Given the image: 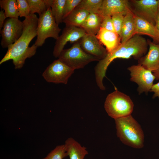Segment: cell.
<instances>
[{
  "mask_svg": "<svg viewBox=\"0 0 159 159\" xmlns=\"http://www.w3.org/2000/svg\"><path fill=\"white\" fill-rule=\"evenodd\" d=\"M38 21L36 14H30L23 21L24 27L22 33L19 39L8 48L7 51L0 62L1 64L10 60H12L16 69L23 66L27 58L34 56L38 47L35 44L29 47L31 41L37 36Z\"/></svg>",
  "mask_w": 159,
  "mask_h": 159,
  "instance_id": "1",
  "label": "cell"
},
{
  "mask_svg": "<svg viewBox=\"0 0 159 159\" xmlns=\"http://www.w3.org/2000/svg\"><path fill=\"white\" fill-rule=\"evenodd\" d=\"M148 46L147 40L140 35L136 34L125 43L121 44L113 52L107 53L104 59L99 61L95 68L96 81L100 89L105 90L103 80L108 66L114 59H127L132 56L139 60L146 53Z\"/></svg>",
  "mask_w": 159,
  "mask_h": 159,
  "instance_id": "2",
  "label": "cell"
},
{
  "mask_svg": "<svg viewBox=\"0 0 159 159\" xmlns=\"http://www.w3.org/2000/svg\"><path fill=\"white\" fill-rule=\"evenodd\" d=\"M115 120L117 136L123 143L136 148L143 147V132L140 125L131 115Z\"/></svg>",
  "mask_w": 159,
  "mask_h": 159,
  "instance_id": "3",
  "label": "cell"
},
{
  "mask_svg": "<svg viewBox=\"0 0 159 159\" xmlns=\"http://www.w3.org/2000/svg\"><path fill=\"white\" fill-rule=\"evenodd\" d=\"M134 106L130 97L117 90L108 95L104 103L108 115L114 119L131 115Z\"/></svg>",
  "mask_w": 159,
  "mask_h": 159,
  "instance_id": "4",
  "label": "cell"
},
{
  "mask_svg": "<svg viewBox=\"0 0 159 159\" xmlns=\"http://www.w3.org/2000/svg\"><path fill=\"white\" fill-rule=\"evenodd\" d=\"M58 59L74 70L82 68L90 62L99 61L95 57L86 53L81 48L79 41L68 49H63Z\"/></svg>",
  "mask_w": 159,
  "mask_h": 159,
  "instance_id": "5",
  "label": "cell"
},
{
  "mask_svg": "<svg viewBox=\"0 0 159 159\" xmlns=\"http://www.w3.org/2000/svg\"><path fill=\"white\" fill-rule=\"evenodd\" d=\"M53 16L50 7L39 15L37 29V38L35 44L38 47H41L48 38L56 40L59 37L61 30Z\"/></svg>",
  "mask_w": 159,
  "mask_h": 159,
  "instance_id": "6",
  "label": "cell"
},
{
  "mask_svg": "<svg viewBox=\"0 0 159 159\" xmlns=\"http://www.w3.org/2000/svg\"><path fill=\"white\" fill-rule=\"evenodd\" d=\"M74 71L58 59L48 66L42 76L47 82L66 84Z\"/></svg>",
  "mask_w": 159,
  "mask_h": 159,
  "instance_id": "7",
  "label": "cell"
},
{
  "mask_svg": "<svg viewBox=\"0 0 159 159\" xmlns=\"http://www.w3.org/2000/svg\"><path fill=\"white\" fill-rule=\"evenodd\" d=\"M24 24L18 18H8L6 19L0 31L2 39L1 44L3 48H8L21 36Z\"/></svg>",
  "mask_w": 159,
  "mask_h": 159,
  "instance_id": "8",
  "label": "cell"
},
{
  "mask_svg": "<svg viewBox=\"0 0 159 159\" xmlns=\"http://www.w3.org/2000/svg\"><path fill=\"white\" fill-rule=\"evenodd\" d=\"M130 72V80L138 85L137 90L139 94H146L150 90L155 77L150 70L146 69L140 64L133 65L127 68Z\"/></svg>",
  "mask_w": 159,
  "mask_h": 159,
  "instance_id": "9",
  "label": "cell"
},
{
  "mask_svg": "<svg viewBox=\"0 0 159 159\" xmlns=\"http://www.w3.org/2000/svg\"><path fill=\"white\" fill-rule=\"evenodd\" d=\"M132 10L134 14L155 26L159 9V0H133Z\"/></svg>",
  "mask_w": 159,
  "mask_h": 159,
  "instance_id": "10",
  "label": "cell"
},
{
  "mask_svg": "<svg viewBox=\"0 0 159 159\" xmlns=\"http://www.w3.org/2000/svg\"><path fill=\"white\" fill-rule=\"evenodd\" d=\"M86 33L82 28L73 26H65L61 34L56 40L53 54L58 57L67 43H74L78 41Z\"/></svg>",
  "mask_w": 159,
  "mask_h": 159,
  "instance_id": "11",
  "label": "cell"
},
{
  "mask_svg": "<svg viewBox=\"0 0 159 159\" xmlns=\"http://www.w3.org/2000/svg\"><path fill=\"white\" fill-rule=\"evenodd\" d=\"M79 42L84 52L99 61L104 59L107 54L106 48L102 46L96 35L86 34Z\"/></svg>",
  "mask_w": 159,
  "mask_h": 159,
  "instance_id": "12",
  "label": "cell"
},
{
  "mask_svg": "<svg viewBox=\"0 0 159 159\" xmlns=\"http://www.w3.org/2000/svg\"><path fill=\"white\" fill-rule=\"evenodd\" d=\"M132 10L127 0H103L98 13L103 17L111 16L114 14L122 13L125 15Z\"/></svg>",
  "mask_w": 159,
  "mask_h": 159,
  "instance_id": "13",
  "label": "cell"
},
{
  "mask_svg": "<svg viewBox=\"0 0 159 159\" xmlns=\"http://www.w3.org/2000/svg\"><path fill=\"white\" fill-rule=\"evenodd\" d=\"M149 46L148 53L138 60V64L152 72L159 67V44L147 40Z\"/></svg>",
  "mask_w": 159,
  "mask_h": 159,
  "instance_id": "14",
  "label": "cell"
},
{
  "mask_svg": "<svg viewBox=\"0 0 159 159\" xmlns=\"http://www.w3.org/2000/svg\"><path fill=\"white\" fill-rule=\"evenodd\" d=\"M101 43L106 47L107 53L115 50L121 44L120 36L115 32L101 28L96 35Z\"/></svg>",
  "mask_w": 159,
  "mask_h": 159,
  "instance_id": "15",
  "label": "cell"
},
{
  "mask_svg": "<svg viewBox=\"0 0 159 159\" xmlns=\"http://www.w3.org/2000/svg\"><path fill=\"white\" fill-rule=\"evenodd\" d=\"M134 15L135 34L148 35L153 39L154 43L159 44V31L155 26L145 20Z\"/></svg>",
  "mask_w": 159,
  "mask_h": 159,
  "instance_id": "16",
  "label": "cell"
},
{
  "mask_svg": "<svg viewBox=\"0 0 159 159\" xmlns=\"http://www.w3.org/2000/svg\"><path fill=\"white\" fill-rule=\"evenodd\" d=\"M64 145L69 159H86L85 157L88 154L86 148L82 146L73 138H68Z\"/></svg>",
  "mask_w": 159,
  "mask_h": 159,
  "instance_id": "17",
  "label": "cell"
},
{
  "mask_svg": "<svg viewBox=\"0 0 159 159\" xmlns=\"http://www.w3.org/2000/svg\"><path fill=\"white\" fill-rule=\"evenodd\" d=\"M134 14L132 10L127 11L124 17L123 24L120 37L122 44L135 35Z\"/></svg>",
  "mask_w": 159,
  "mask_h": 159,
  "instance_id": "18",
  "label": "cell"
},
{
  "mask_svg": "<svg viewBox=\"0 0 159 159\" xmlns=\"http://www.w3.org/2000/svg\"><path fill=\"white\" fill-rule=\"evenodd\" d=\"M90 13L87 11L76 8L63 20L65 26H73L81 28Z\"/></svg>",
  "mask_w": 159,
  "mask_h": 159,
  "instance_id": "19",
  "label": "cell"
},
{
  "mask_svg": "<svg viewBox=\"0 0 159 159\" xmlns=\"http://www.w3.org/2000/svg\"><path fill=\"white\" fill-rule=\"evenodd\" d=\"M103 18L98 13H90L81 28L86 34L96 35L101 28Z\"/></svg>",
  "mask_w": 159,
  "mask_h": 159,
  "instance_id": "20",
  "label": "cell"
},
{
  "mask_svg": "<svg viewBox=\"0 0 159 159\" xmlns=\"http://www.w3.org/2000/svg\"><path fill=\"white\" fill-rule=\"evenodd\" d=\"M48 7H50L52 14L59 25L62 22L64 6L66 0H45Z\"/></svg>",
  "mask_w": 159,
  "mask_h": 159,
  "instance_id": "21",
  "label": "cell"
},
{
  "mask_svg": "<svg viewBox=\"0 0 159 159\" xmlns=\"http://www.w3.org/2000/svg\"><path fill=\"white\" fill-rule=\"evenodd\" d=\"M0 6L7 18H18L19 16L16 0H1Z\"/></svg>",
  "mask_w": 159,
  "mask_h": 159,
  "instance_id": "22",
  "label": "cell"
},
{
  "mask_svg": "<svg viewBox=\"0 0 159 159\" xmlns=\"http://www.w3.org/2000/svg\"><path fill=\"white\" fill-rule=\"evenodd\" d=\"M103 0H82L76 8L83 9L90 13H97Z\"/></svg>",
  "mask_w": 159,
  "mask_h": 159,
  "instance_id": "23",
  "label": "cell"
},
{
  "mask_svg": "<svg viewBox=\"0 0 159 159\" xmlns=\"http://www.w3.org/2000/svg\"><path fill=\"white\" fill-rule=\"evenodd\" d=\"M29 4L30 14H38L39 15L44 13L49 7L45 0H27Z\"/></svg>",
  "mask_w": 159,
  "mask_h": 159,
  "instance_id": "24",
  "label": "cell"
},
{
  "mask_svg": "<svg viewBox=\"0 0 159 159\" xmlns=\"http://www.w3.org/2000/svg\"><path fill=\"white\" fill-rule=\"evenodd\" d=\"M67 156L64 144L57 146L42 159H63Z\"/></svg>",
  "mask_w": 159,
  "mask_h": 159,
  "instance_id": "25",
  "label": "cell"
},
{
  "mask_svg": "<svg viewBox=\"0 0 159 159\" xmlns=\"http://www.w3.org/2000/svg\"><path fill=\"white\" fill-rule=\"evenodd\" d=\"M125 15L122 13L112 15L111 18L115 32L120 36L124 22Z\"/></svg>",
  "mask_w": 159,
  "mask_h": 159,
  "instance_id": "26",
  "label": "cell"
},
{
  "mask_svg": "<svg viewBox=\"0 0 159 159\" xmlns=\"http://www.w3.org/2000/svg\"><path fill=\"white\" fill-rule=\"evenodd\" d=\"M19 16L26 18L30 14V10L27 0H16Z\"/></svg>",
  "mask_w": 159,
  "mask_h": 159,
  "instance_id": "27",
  "label": "cell"
},
{
  "mask_svg": "<svg viewBox=\"0 0 159 159\" xmlns=\"http://www.w3.org/2000/svg\"><path fill=\"white\" fill-rule=\"evenodd\" d=\"M82 0H66L64 6L63 19L72 11Z\"/></svg>",
  "mask_w": 159,
  "mask_h": 159,
  "instance_id": "28",
  "label": "cell"
},
{
  "mask_svg": "<svg viewBox=\"0 0 159 159\" xmlns=\"http://www.w3.org/2000/svg\"><path fill=\"white\" fill-rule=\"evenodd\" d=\"M101 28H103L108 30L115 32L111 16H106L104 17Z\"/></svg>",
  "mask_w": 159,
  "mask_h": 159,
  "instance_id": "29",
  "label": "cell"
},
{
  "mask_svg": "<svg viewBox=\"0 0 159 159\" xmlns=\"http://www.w3.org/2000/svg\"><path fill=\"white\" fill-rule=\"evenodd\" d=\"M150 92H154L153 98L158 97L159 99V82L153 84Z\"/></svg>",
  "mask_w": 159,
  "mask_h": 159,
  "instance_id": "30",
  "label": "cell"
},
{
  "mask_svg": "<svg viewBox=\"0 0 159 159\" xmlns=\"http://www.w3.org/2000/svg\"><path fill=\"white\" fill-rule=\"evenodd\" d=\"M6 18L4 11L1 9L0 11V31L3 27Z\"/></svg>",
  "mask_w": 159,
  "mask_h": 159,
  "instance_id": "31",
  "label": "cell"
},
{
  "mask_svg": "<svg viewBox=\"0 0 159 159\" xmlns=\"http://www.w3.org/2000/svg\"><path fill=\"white\" fill-rule=\"evenodd\" d=\"M155 26L159 31V9L156 17Z\"/></svg>",
  "mask_w": 159,
  "mask_h": 159,
  "instance_id": "32",
  "label": "cell"
},
{
  "mask_svg": "<svg viewBox=\"0 0 159 159\" xmlns=\"http://www.w3.org/2000/svg\"><path fill=\"white\" fill-rule=\"evenodd\" d=\"M153 74L155 77L156 80H158L159 79V67L156 70L153 72Z\"/></svg>",
  "mask_w": 159,
  "mask_h": 159,
  "instance_id": "33",
  "label": "cell"
}]
</instances>
